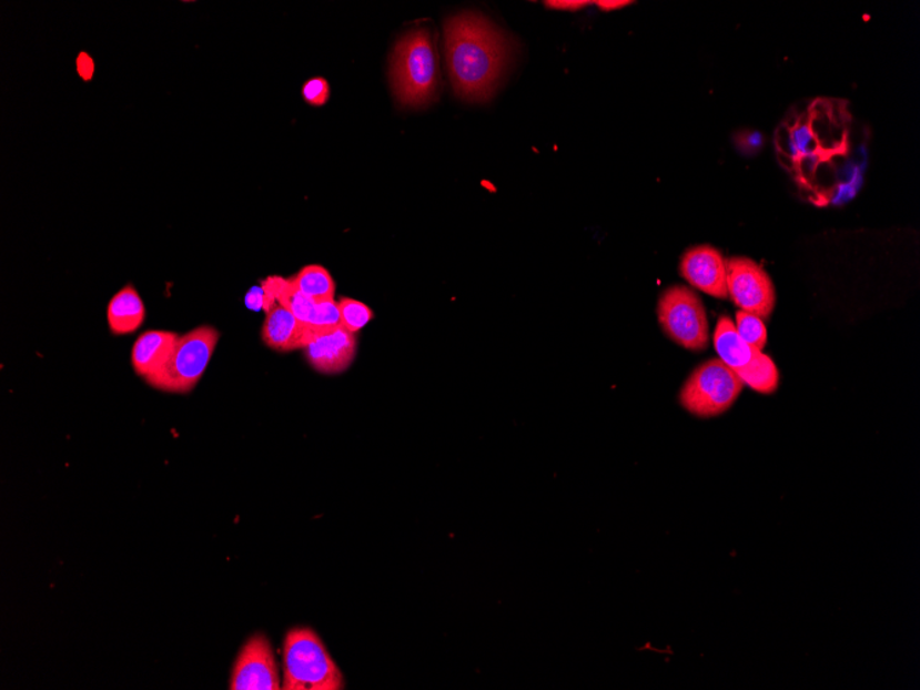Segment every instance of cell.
<instances>
[{
	"mask_svg": "<svg viewBox=\"0 0 920 690\" xmlns=\"http://www.w3.org/2000/svg\"><path fill=\"white\" fill-rule=\"evenodd\" d=\"M850 123L848 102L817 99L777 129L779 162L802 190L817 193L821 180L848 158Z\"/></svg>",
	"mask_w": 920,
	"mask_h": 690,
	"instance_id": "1",
	"label": "cell"
},
{
	"mask_svg": "<svg viewBox=\"0 0 920 690\" xmlns=\"http://www.w3.org/2000/svg\"><path fill=\"white\" fill-rule=\"evenodd\" d=\"M445 54L456 95L485 101L505 72L510 44L505 33L477 13L451 17L444 27Z\"/></svg>",
	"mask_w": 920,
	"mask_h": 690,
	"instance_id": "2",
	"label": "cell"
},
{
	"mask_svg": "<svg viewBox=\"0 0 920 690\" xmlns=\"http://www.w3.org/2000/svg\"><path fill=\"white\" fill-rule=\"evenodd\" d=\"M391 78L394 95L404 106H426L436 99L438 62L428 28H415L400 39L393 53Z\"/></svg>",
	"mask_w": 920,
	"mask_h": 690,
	"instance_id": "3",
	"label": "cell"
},
{
	"mask_svg": "<svg viewBox=\"0 0 920 690\" xmlns=\"http://www.w3.org/2000/svg\"><path fill=\"white\" fill-rule=\"evenodd\" d=\"M285 690H341L344 676L322 638L307 627H296L283 646Z\"/></svg>",
	"mask_w": 920,
	"mask_h": 690,
	"instance_id": "4",
	"label": "cell"
},
{
	"mask_svg": "<svg viewBox=\"0 0 920 690\" xmlns=\"http://www.w3.org/2000/svg\"><path fill=\"white\" fill-rule=\"evenodd\" d=\"M219 342V329L211 325H200L180 335L169 361L145 380L156 390L179 395L192 392L208 369Z\"/></svg>",
	"mask_w": 920,
	"mask_h": 690,
	"instance_id": "5",
	"label": "cell"
},
{
	"mask_svg": "<svg viewBox=\"0 0 920 690\" xmlns=\"http://www.w3.org/2000/svg\"><path fill=\"white\" fill-rule=\"evenodd\" d=\"M745 387L739 375L719 358L700 364L679 393L681 406L699 418L722 415L734 406Z\"/></svg>",
	"mask_w": 920,
	"mask_h": 690,
	"instance_id": "6",
	"label": "cell"
},
{
	"mask_svg": "<svg viewBox=\"0 0 920 690\" xmlns=\"http://www.w3.org/2000/svg\"><path fill=\"white\" fill-rule=\"evenodd\" d=\"M657 318L668 338L691 352L706 351L710 329L707 313L695 291L674 285L663 293Z\"/></svg>",
	"mask_w": 920,
	"mask_h": 690,
	"instance_id": "7",
	"label": "cell"
},
{
	"mask_svg": "<svg viewBox=\"0 0 920 690\" xmlns=\"http://www.w3.org/2000/svg\"><path fill=\"white\" fill-rule=\"evenodd\" d=\"M728 294L742 312L769 318L776 305L775 285L767 272L748 258H731L727 264Z\"/></svg>",
	"mask_w": 920,
	"mask_h": 690,
	"instance_id": "8",
	"label": "cell"
},
{
	"mask_svg": "<svg viewBox=\"0 0 920 690\" xmlns=\"http://www.w3.org/2000/svg\"><path fill=\"white\" fill-rule=\"evenodd\" d=\"M279 667L264 635H255L240 650L232 671L231 690H279Z\"/></svg>",
	"mask_w": 920,
	"mask_h": 690,
	"instance_id": "9",
	"label": "cell"
},
{
	"mask_svg": "<svg viewBox=\"0 0 920 690\" xmlns=\"http://www.w3.org/2000/svg\"><path fill=\"white\" fill-rule=\"evenodd\" d=\"M679 273L691 287L714 298H728L727 262L711 245H697L684 254Z\"/></svg>",
	"mask_w": 920,
	"mask_h": 690,
	"instance_id": "10",
	"label": "cell"
},
{
	"mask_svg": "<svg viewBox=\"0 0 920 690\" xmlns=\"http://www.w3.org/2000/svg\"><path fill=\"white\" fill-rule=\"evenodd\" d=\"M309 364L325 375L344 373L356 357V334L344 327L324 329L305 347Z\"/></svg>",
	"mask_w": 920,
	"mask_h": 690,
	"instance_id": "11",
	"label": "cell"
},
{
	"mask_svg": "<svg viewBox=\"0 0 920 690\" xmlns=\"http://www.w3.org/2000/svg\"><path fill=\"white\" fill-rule=\"evenodd\" d=\"M266 317L262 327V341L271 349L282 353L305 349L324 329L301 322L276 301L264 307Z\"/></svg>",
	"mask_w": 920,
	"mask_h": 690,
	"instance_id": "12",
	"label": "cell"
},
{
	"mask_svg": "<svg viewBox=\"0 0 920 690\" xmlns=\"http://www.w3.org/2000/svg\"><path fill=\"white\" fill-rule=\"evenodd\" d=\"M180 335L171 331L152 329L141 334L131 352L135 374L148 379L169 361Z\"/></svg>",
	"mask_w": 920,
	"mask_h": 690,
	"instance_id": "13",
	"label": "cell"
},
{
	"mask_svg": "<svg viewBox=\"0 0 920 690\" xmlns=\"http://www.w3.org/2000/svg\"><path fill=\"white\" fill-rule=\"evenodd\" d=\"M145 305L134 285L128 284L112 296L107 307L108 325L113 335L135 333L145 321Z\"/></svg>",
	"mask_w": 920,
	"mask_h": 690,
	"instance_id": "14",
	"label": "cell"
},
{
	"mask_svg": "<svg viewBox=\"0 0 920 690\" xmlns=\"http://www.w3.org/2000/svg\"><path fill=\"white\" fill-rule=\"evenodd\" d=\"M714 346H716L719 361L727 364L735 373L747 367L758 352L741 338L735 323L728 316L719 317L716 333H714Z\"/></svg>",
	"mask_w": 920,
	"mask_h": 690,
	"instance_id": "15",
	"label": "cell"
},
{
	"mask_svg": "<svg viewBox=\"0 0 920 690\" xmlns=\"http://www.w3.org/2000/svg\"><path fill=\"white\" fill-rule=\"evenodd\" d=\"M265 293V305L276 301L277 304L285 307V310L293 313L301 322L309 323L313 315L316 302L309 300L306 295L302 294L295 287L290 278L272 276L267 277L261 285Z\"/></svg>",
	"mask_w": 920,
	"mask_h": 690,
	"instance_id": "16",
	"label": "cell"
},
{
	"mask_svg": "<svg viewBox=\"0 0 920 690\" xmlns=\"http://www.w3.org/2000/svg\"><path fill=\"white\" fill-rule=\"evenodd\" d=\"M742 384L747 385L754 392L762 393V395H771L779 387V371L776 364L761 351L756 353L752 362L747 367L736 371Z\"/></svg>",
	"mask_w": 920,
	"mask_h": 690,
	"instance_id": "17",
	"label": "cell"
},
{
	"mask_svg": "<svg viewBox=\"0 0 920 690\" xmlns=\"http://www.w3.org/2000/svg\"><path fill=\"white\" fill-rule=\"evenodd\" d=\"M296 288L309 300L316 302L334 301L335 282L325 267L320 265H307L290 278Z\"/></svg>",
	"mask_w": 920,
	"mask_h": 690,
	"instance_id": "18",
	"label": "cell"
},
{
	"mask_svg": "<svg viewBox=\"0 0 920 690\" xmlns=\"http://www.w3.org/2000/svg\"><path fill=\"white\" fill-rule=\"evenodd\" d=\"M342 327L348 333L357 334L374 318V312L364 302L342 298L338 302Z\"/></svg>",
	"mask_w": 920,
	"mask_h": 690,
	"instance_id": "19",
	"label": "cell"
},
{
	"mask_svg": "<svg viewBox=\"0 0 920 690\" xmlns=\"http://www.w3.org/2000/svg\"><path fill=\"white\" fill-rule=\"evenodd\" d=\"M736 329L742 339L754 349L762 351L767 345L768 333L761 317L740 311L736 315Z\"/></svg>",
	"mask_w": 920,
	"mask_h": 690,
	"instance_id": "20",
	"label": "cell"
},
{
	"mask_svg": "<svg viewBox=\"0 0 920 690\" xmlns=\"http://www.w3.org/2000/svg\"><path fill=\"white\" fill-rule=\"evenodd\" d=\"M307 324L320 329H333L341 327V315L338 302L325 301L314 306L313 315Z\"/></svg>",
	"mask_w": 920,
	"mask_h": 690,
	"instance_id": "21",
	"label": "cell"
},
{
	"mask_svg": "<svg viewBox=\"0 0 920 690\" xmlns=\"http://www.w3.org/2000/svg\"><path fill=\"white\" fill-rule=\"evenodd\" d=\"M302 95L309 105L323 106L330 99V84L323 78H313L302 88Z\"/></svg>",
	"mask_w": 920,
	"mask_h": 690,
	"instance_id": "22",
	"label": "cell"
},
{
	"mask_svg": "<svg viewBox=\"0 0 920 690\" xmlns=\"http://www.w3.org/2000/svg\"><path fill=\"white\" fill-rule=\"evenodd\" d=\"M78 71L79 75L84 79V81H90L91 77L94 73V62L91 60V57L88 53H80L78 57Z\"/></svg>",
	"mask_w": 920,
	"mask_h": 690,
	"instance_id": "23",
	"label": "cell"
},
{
	"mask_svg": "<svg viewBox=\"0 0 920 690\" xmlns=\"http://www.w3.org/2000/svg\"><path fill=\"white\" fill-rule=\"evenodd\" d=\"M245 304H247L251 310L260 311L264 310L265 305V293L264 288H253L250 290L247 296H245Z\"/></svg>",
	"mask_w": 920,
	"mask_h": 690,
	"instance_id": "24",
	"label": "cell"
},
{
	"mask_svg": "<svg viewBox=\"0 0 920 690\" xmlns=\"http://www.w3.org/2000/svg\"><path fill=\"white\" fill-rule=\"evenodd\" d=\"M590 4V2H582V0H558V2H546L547 8L556 9V10H567V11H576Z\"/></svg>",
	"mask_w": 920,
	"mask_h": 690,
	"instance_id": "25",
	"label": "cell"
},
{
	"mask_svg": "<svg viewBox=\"0 0 920 690\" xmlns=\"http://www.w3.org/2000/svg\"><path fill=\"white\" fill-rule=\"evenodd\" d=\"M631 3L633 2H626V0H599V2H596L598 8L604 11H614L617 9L626 8V6Z\"/></svg>",
	"mask_w": 920,
	"mask_h": 690,
	"instance_id": "26",
	"label": "cell"
}]
</instances>
